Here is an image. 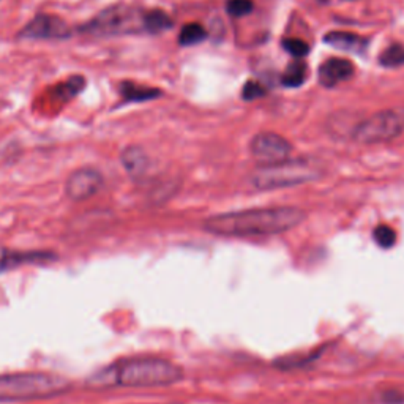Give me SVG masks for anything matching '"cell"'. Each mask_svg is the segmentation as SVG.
Masks as SVG:
<instances>
[{"mask_svg": "<svg viewBox=\"0 0 404 404\" xmlns=\"http://www.w3.org/2000/svg\"><path fill=\"white\" fill-rule=\"evenodd\" d=\"M305 218L299 207L252 209L210 217L204 222V229L222 237H269L294 229Z\"/></svg>", "mask_w": 404, "mask_h": 404, "instance_id": "1", "label": "cell"}, {"mask_svg": "<svg viewBox=\"0 0 404 404\" xmlns=\"http://www.w3.org/2000/svg\"><path fill=\"white\" fill-rule=\"evenodd\" d=\"M182 379L180 366L163 358L125 360L100 374V384L122 387H166Z\"/></svg>", "mask_w": 404, "mask_h": 404, "instance_id": "2", "label": "cell"}, {"mask_svg": "<svg viewBox=\"0 0 404 404\" xmlns=\"http://www.w3.org/2000/svg\"><path fill=\"white\" fill-rule=\"evenodd\" d=\"M68 388L67 379L46 373H19L0 376V403L46 398Z\"/></svg>", "mask_w": 404, "mask_h": 404, "instance_id": "3", "label": "cell"}, {"mask_svg": "<svg viewBox=\"0 0 404 404\" xmlns=\"http://www.w3.org/2000/svg\"><path fill=\"white\" fill-rule=\"evenodd\" d=\"M321 177V169L310 160H284L262 165L252 174V183L259 190H276L304 185Z\"/></svg>", "mask_w": 404, "mask_h": 404, "instance_id": "4", "label": "cell"}, {"mask_svg": "<svg viewBox=\"0 0 404 404\" xmlns=\"http://www.w3.org/2000/svg\"><path fill=\"white\" fill-rule=\"evenodd\" d=\"M143 14L133 6L125 4L113 5L98 13L89 23H86L81 27V32L95 36L136 33L144 31Z\"/></svg>", "mask_w": 404, "mask_h": 404, "instance_id": "5", "label": "cell"}, {"mask_svg": "<svg viewBox=\"0 0 404 404\" xmlns=\"http://www.w3.org/2000/svg\"><path fill=\"white\" fill-rule=\"evenodd\" d=\"M404 133V111L388 109L360 122L352 131V138L360 144H380L393 141Z\"/></svg>", "mask_w": 404, "mask_h": 404, "instance_id": "6", "label": "cell"}, {"mask_svg": "<svg viewBox=\"0 0 404 404\" xmlns=\"http://www.w3.org/2000/svg\"><path fill=\"white\" fill-rule=\"evenodd\" d=\"M249 152L259 163L274 165L289 158L292 145L288 139L276 133H259L249 144Z\"/></svg>", "mask_w": 404, "mask_h": 404, "instance_id": "7", "label": "cell"}, {"mask_svg": "<svg viewBox=\"0 0 404 404\" xmlns=\"http://www.w3.org/2000/svg\"><path fill=\"white\" fill-rule=\"evenodd\" d=\"M70 35V26L62 18L45 13L36 14L19 33L21 38L31 40H63Z\"/></svg>", "mask_w": 404, "mask_h": 404, "instance_id": "8", "label": "cell"}, {"mask_svg": "<svg viewBox=\"0 0 404 404\" xmlns=\"http://www.w3.org/2000/svg\"><path fill=\"white\" fill-rule=\"evenodd\" d=\"M103 177L98 171L90 167L78 169L73 172L68 180L65 191L73 201H86L92 197L101 188Z\"/></svg>", "mask_w": 404, "mask_h": 404, "instance_id": "9", "label": "cell"}, {"mask_svg": "<svg viewBox=\"0 0 404 404\" xmlns=\"http://www.w3.org/2000/svg\"><path fill=\"white\" fill-rule=\"evenodd\" d=\"M352 75H354V65H352L346 58H328L319 67V83L332 89V87L340 86L344 81H348Z\"/></svg>", "mask_w": 404, "mask_h": 404, "instance_id": "10", "label": "cell"}, {"mask_svg": "<svg viewBox=\"0 0 404 404\" xmlns=\"http://www.w3.org/2000/svg\"><path fill=\"white\" fill-rule=\"evenodd\" d=\"M324 41L332 48L356 54L363 53L368 46V40L351 32H330L324 36Z\"/></svg>", "mask_w": 404, "mask_h": 404, "instance_id": "11", "label": "cell"}, {"mask_svg": "<svg viewBox=\"0 0 404 404\" xmlns=\"http://www.w3.org/2000/svg\"><path fill=\"white\" fill-rule=\"evenodd\" d=\"M122 165L131 177L139 179L149 169L150 160L147 157V153L143 149H139V147H128L122 153Z\"/></svg>", "mask_w": 404, "mask_h": 404, "instance_id": "12", "label": "cell"}, {"mask_svg": "<svg viewBox=\"0 0 404 404\" xmlns=\"http://www.w3.org/2000/svg\"><path fill=\"white\" fill-rule=\"evenodd\" d=\"M120 93L123 95L125 101H130V103L153 100V98H157L161 95V92L158 89H153V87L138 86V84H133V83H122L120 84Z\"/></svg>", "mask_w": 404, "mask_h": 404, "instance_id": "13", "label": "cell"}, {"mask_svg": "<svg viewBox=\"0 0 404 404\" xmlns=\"http://www.w3.org/2000/svg\"><path fill=\"white\" fill-rule=\"evenodd\" d=\"M143 26L144 31L147 32L160 33L172 27V19L169 18L165 11L152 10L143 14Z\"/></svg>", "mask_w": 404, "mask_h": 404, "instance_id": "14", "label": "cell"}, {"mask_svg": "<svg viewBox=\"0 0 404 404\" xmlns=\"http://www.w3.org/2000/svg\"><path fill=\"white\" fill-rule=\"evenodd\" d=\"M379 63L385 68H398L404 65V46L392 45L382 51L379 56Z\"/></svg>", "mask_w": 404, "mask_h": 404, "instance_id": "15", "label": "cell"}, {"mask_svg": "<svg viewBox=\"0 0 404 404\" xmlns=\"http://www.w3.org/2000/svg\"><path fill=\"white\" fill-rule=\"evenodd\" d=\"M306 79V65L300 61L292 62L283 75V84L286 87H299Z\"/></svg>", "mask_w": 404, "mask_h": 404, "instance_id": "16", "label": "cell"}, {"mask_svg": "<svg viewBox=\"0 0 404 404\" xmlns=\"http://www.w3.org/2000/svg\"><path fill=\"white\" fill-rule=\"evenodd\" d=\"M204 38H205V31L202 29V26L191 23V24H187L180 31L179 41L183 46H191V45H196V43H201Z\"/></svg>", "mask_w": 404, "mask_h": 404, "instance_id": "17", "label": "cell"}, {"mask_svg": "<svg viewBox=\"0 0 404 404\" xmlns=\"http://www.w3.org/2000/svg\"><path fill=\"white\" fill-rule=\"evenodd\" d=\"M84 86H86V79L83 76H73L65 84L58 86L56 93L62 100H70V98L75 97V95H78L81 90H83Z\"/></svg>", "mask_w": 404, "mask_h": 404, "instance_id": "18", "label": "cell"}, {"mask_svg": "<svg viewBox=\"0 0 404 404\" xmlns=\"http://www.w3.org/2000/svg\"><path fill=\"white\" fill-rule=\"evenodd\" d=\"M373 239L380 248H392L396 244V232L392 226L379 224L373 231Z\"/></svg>", "mask_w": 404, "mask_h": 404, "instance_id": "19", "label": "cell"}, {"mask_svg": "<svg viewBox=\"0 0 404 404\" xmlns=\"http://www.w3.org/2000/svg\"><path fill=\"white\" fill-rule=\"evenodd\" d=\"M226 10L231 14V16H236V18L245 16V14L252 13L253 2L252 0H229V2L226 4Z\"/></svg>", "mask_w": 404, "mask_h": 404, "instance_id": "20", "label": "cell"}, {"mask_svg": "<svg viewBox=\"0 0 404 404\" xmlns=\"http://www.w3.org/2000/svg\"><path fill=\"white\" fill-rule=\"evenodd\" d=\"M283 48L288 51L289 54H292L294 57H305L308 53H310V48L305 41L302 40H297V38H288L283 41Z\"/></svg>", "mask_w": 404, "mask_h": 404, "instance_id": "21", "label": "cell"}, {"mask_svg": "<svg viewBox=\"0 0 404 404\" xmlns=\"http://www.w3.org/2000/svg\"><path fill=\"white\" fill-rule=\"evenodd\" d=\"M267 93V90L259 83H254V81H248V83L244 86V90H242V97L247 101H253L258 100L264 95Z\"/></svg>", "mask_w": 404, "mask_h": 404, "instance_id": "22", "label": "cell"}]
</instances>
